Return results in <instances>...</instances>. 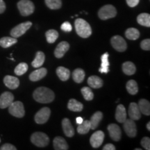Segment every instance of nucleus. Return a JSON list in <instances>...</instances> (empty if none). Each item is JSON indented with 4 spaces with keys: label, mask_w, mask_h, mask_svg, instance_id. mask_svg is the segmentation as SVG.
Listing matches in <instances>:
<instances>
[{
    "label": "nucleus",
    "mask_w": 150,
    "mask_h": 150,
    "mask_svg": "<svg viewBox=\"0 0 150 150\" xmlns=\"http://www.w3.org/2000/svg\"><path fill=\"white\" fill-rule=\"evenodd\" d=\"M33 99L42 104H48L53 102L55 98L54 92L46 87H39L36 88L33 94Z\"/></svg>",
    "instance_id": "nucleus-1"
},
{
    "label": "nucleus",
    "mask_w": 150,
    "mask_h": 150,
    "mask_svg": "<svg viewBox=\"0 0 150 150\" xmlns=\"http://www.w3.org/2000/svg\"><path fill=\"white\" fill-rule=\"evenodd\" d=\"M74 26L76 33L80 37L83 38H87L91 36V35L92 34V29L91 25L83 19H76L74 22Z\"/></svg>",
    "instance_id": "nucleus-2"
},
{
    "label": "nucleus",
    "mask_w": 150,
    "mask_h": 150,
    "mask_svg": "<svg viewBox=\"0 0 150 150\" xmlns=\"http://www.w3.org/2000/svg\"><path fill=\"white\" fill-rule=\"evenodd\" d=\"M18 8L22 16H29L34 12L35 6L30 0H20L18 3Z\"/></svg>",
    "instance_id": "nucleus-3"
},
{
    "label": "nucleus",
    "mask_w": 150,
    "mask_h": 150,
    "mask_svg": "<svg viewBox=\"0 0 150 150\" xmlns=\"http://www.w3.org/2000/svg\"><path fill=\"white\" fill-rule=\"evenodd\" d=\"M31 141L33 145L38 147H45L50 142L47 135L42 132H35L31 135Z\"/></svg>",
    "instance_id": "nucleus-4"
},
{
    "label": "nucleus",
    "mask_w": 150,
    "mask_h": 150,
    "mask_svg": "<svg viewBox=\"0 0 150 150\" xmlns=\"http://www.w3.org/2000/svg\"><path fill=\"white\" fill-rule=\"evenodd\" d=\"M117 15V10L112 5L108 4L102 6L98 11L99 18L102 20L115 18Z\"/></svg>",
    "instance_id": "nucleus-5"
},
{
    "label": "nucleus",
    "mask_w": 150,
    "mask_h": 150,
    "mask_svg": "<svg viewBox=\"0 0 150 150\" xmlns=\"http://www.w3.org/2000/svg\"><path fill=\"white\" fill-rule=\"evenodd\" d=\"M8 111L11 115L16 117H23L25 115L24 105L21 102H13L10 106H8Z\"/></svg>",
    "instance_id": "nucleus-6"
},
{
    "label": "nucleus",
    "mask_w": 150,
    "mask_h": 150,
    "mask_svg": "<svg viewBox=\"0 0 150 150\" xmlns=\"http://www.w3.org/2000/svg\"><path fill=\"white\" fill-rule=\"evenodd\" d=\"M31 26H32V22L29 21L18 24L11 30V35L12 37L16 38L22 36L31 28Z\"/></svg>",
    "instance_id": "nucleus-7"
},
{
    "label": "nucleus",
    "mask_w": 150,
    "mask_h": 150,
    "mask_svg": "<svg viewBox=\"0 0 150 150\" xmlns=\"http://www.w3.org/2000/svg\"><path fill=\"white\" fill-rule=\"evenodd\" d=\"M51 115V110L47 107H43L35 114V122L39 125L46 123Z\"/></svg>",
    "instance_id": "nucleus-8"
},
{
    "label": "nucleus",
    "mask_w": 150,
    "mask_h": 150,
    "mask_svg": "<svg viewBox=\"0 0 150 150\" xmlns=\"http://www.w3.org/2000/svg\"><path fill=\"white\" fill-rule=\"evenodd\" d=\"M112 47L117 50V52H125L127 48V45L126 41L122 36L120 35H115L110 40Z\"/></svg>",
    "instance_id": "nucleus-9"
},
{
    "label": "nucleus",
    "mask_w": 150,
    "mask_h": 150,
    "mask_svg": "<svg viewBox=\"0 0 150 150\" xmlns=\"http://www.w3.org/2000/svg\"><path fill=\"white\" fill-rule=\"evenodd\" d=\"M124 129L127 136L130 138H134L137 135L136 125L134 120L131 119H126L124 122Z\"/></svg>",
    "instance_id": "nucleus-10"
},
{
    "label": "nucleus",
    "mask_w": 150,
    "mask_h": 150,
    "mask_svg": "<svg viewBox=\"0 0 150 150\" xmlns=\"http://www.w3.org/2000/svg\"><path fill=\"white\" fill-rule=\"evenodd\" d=\"M104 139V133L102 131H95L90 139L91 145L94 148L99 147L102 145Z\"/></svg>",
    "instance_id": "nucleus-11"
},
{
    "label": "nucleus",
    "mask_w": 150,
    "mask_h": 150,
    "mask_svg": "<svg viewBox=\"0 0 150 150\" xmlns=\"http://www.w3.org/2000/svg\"><path fill=\"white\" fill-rule=\"evenodd\" d=\"M14 100V96L10 92H4L0 96V108L4 109L8 108Z\"/></svg>",
    "instance_id": "nucleus-12"
},
{
    "label": "nucleus",
    "mask_w": 150,
    "mask_h": 150,
    "mask_svg": "<svg viewBox=\"0 0 150 150\" xmlns=\"http://www.w3.org/2000/svg\"><path fill=\"white\" fill-rule=\"evenodd\" d=\"M108 131L110 137L114 141H119L121 139L122 131L120 127L116 124H110L108 126Z\"/></svg>",
    "instance_id": "nucleus-13"
},
{
    "label": "nucleus",
    "mask_w": 150,
    "mask_h": 150,
    "mask_svg": "<svg viewBox=\"0 0 150 150\" xmlns=\"http://www.w3.org/2000/svg\"><path fill=\"white\" fill-rule=\"evenodd\" d=\"M129 116L133 120H139L141 117V112L138 104L131 102L129 107Z\"/></svg>",
    "instance_id": "nucleus-14"
},
{
    "label": "nucleus",
    "mask_w": 150,
    "mask_h": 150,
    "mask_svg": "<svg viewBox=\"0 0 150 150\" xmlns=\"http://www.w3.org/2000/svg\"><path fill=\"white\" fill-rule=\"evenodd\" d=\"M70 48V45L66 41H63L58 45L54 50V55L57 59H61L65 55V54L68 51Z\"/></svg>",
    "instance_id": "nucleus-15"
},
{
    "label": "nucleus",
    "mask_w": 150,
    "mask_h": 150,
    "mask_svg": "<svg viewBox=\"0 0 150 150\" xmlns=\"http://www.w3.org/2000/svg\"><path fill=\"white\" fill-rule=\"evenodd\" d=\"M4 83L9 89L14 90L18 88V86H20V80L16 76L7 75L4 78Z\"/></svg>",
    "instance_id": "nucleus-16"
},
{
    "label": "nucleus",
    "mask_w": 150,
    "mask_h": 150,
    "mask_svg": "<svg viewBox=\"0 0 150 150\" xmlns=\"http://www.w3.org/2000/svg\"><path fill=\"white\" fill-rule=\"evenodd\" d=\"M62 127L65 136L69 138H72L74 135V130L72 124L68 118H64L62 120Z\"/></svg>",
    "instance_id": "nucleus-17"
},
{
    "label": "nucleus",
    "mask_w": 150,
    "mask_h": 150,
    "mask_svg": "<svg viewBox=\"0 0 150 150\" xmlns=\"http://www.w3.org/2000/svg\"><path fill=\"white\" fill-rule=\"evenodd\" d=\"M47 74V70L45 67L38 69V70H35L30 74L29 75V79L32 81H38L44 78Z\"/></svg>",
    "instance_id": "nucleus-18"
},
{
    "label": "nucleus",
    "mask_w": 150,
    "mask_h": 150,
    "mask_svg": "<svg viewBox=\"0 0 150 150\" xmlns=\"http://www.w3.org/2000/svg\"><path fill=\"white\" fill-rule=\"evenodd\" d=\"M115 119L120 123H123L127 119L126 108L122 104H119L117 106L115 111Z\"/></svg>",
    "instance_id": "nucleus-19"
},
{
    "label": "nucleus",
    "mask_w": 150,
    "mask_h": 150,
    "mask_svg": "<svg viewBox=\"0 0 150 150\" xmlns=\"http://www.w3.org/2000/svg\"><path fill=\"white\" fill-rule=\"evenodd\" d=\"M54 148L56 150H67L69 149L66 140L62 137L57 136L54 139Z\"/></svg>",
    "instance_id": "nucleus-20"
},
{
    "label": "nucleus",
    "mask_w": 150,
    "mask_h": 150,
    "mask_svg": "<svg viewBox=\"0 0 150 150\" xmlns=\"http://www.w3.org/2000/svg\"><path fill=\"white\" fill-rule=\"evenodd\" d=\"M108 57H109V54L107 52L101 56L102 64H101V67L99 70V72L107 74L109 72V61H108Z\"/></svg>",
    "instance_id": "nucleus-21"
},
{
    "label": "nucleus",
    "mask_w": 150,
    "mask_h": 150,
    "mask_svg": "<svg viewBox=\"0 0 150 150\" xmlns=\"http://www.w3.org/2000/svg\"><path fill=\"white\" fill-rule=\"evenodd\" d=\"M103 118V113L101 111H97L93 114V115L91 117V129H95L99 126V124Z\"/></svg>",
    "instance_id": "nucleus-22"
},
{
    "label": "nucleus",
    "mask_w": 150,
    "mask_h": 150,
    "mask_svg": "<svg viewBox=\"0 0 150 150\" xmlns=\"http://www.w3.org/2000/svg\"><path fill=\"white\" fill-rule=\"evenodd\" d=\"M88 84L93 88H100L103 86V81L97 76H91L88 79Z\"/></svg>",
    "instance_id": "nucleus-23"
},
{
    "label": "nucleus",
    "mask_w": 150,
    "mask_h": 150,
    "mask_svg": "<svg viewBox=\"0 0 150 150\" xmlns=\"http://www.w3.org/2000/svg\"><path fill=\"white\" fill-rule=\"evenodd\" d=\"M138 105L142 114L147 116L150 115V104L149 101H147V99H142L139 101Z\"/></svg>",
    "instance_id": "nucleus-24"
},
{
    "label": "nucleus",
    "mask_w": 150,
    "mask_h": 150,
    "mask_svg": "<svg viewBox=\"0 0 150 150\" xmlns=\"http://www.w3.org/2000/svg\"><path fill=\"white\" fill-rule=\"evenodd\" d=\"M67 108L73 112H81L83 110V106L81 103L76 101V99H71L67 104Z\"/></svg>",
    "instance_id": "nucleus-25"
},
{
    "label": "nucleus",
    "mask_w": 150,
    "mask_h": 150,
    "mask_svg": "<svg viewBox=\"0 0 150 150\" xmlns=\"http://www.w3.org/2000/svg\"><path fill=\"white\" fill-rule=\"evenodd\" d=\"M45 60V54L42 52L39 51L36 53L35 59L32 63H31V65H32L33 67H35V68L40 67L43 65Z\"/></svg>",
    "instance_id": "nucleus-26"
},
{
    "label": "nucleus",
    "mask_w": 150,
    "mask_h": 150,
    "mask_svg": "<svg viewBox=\"0 0 150 150\" xmlns=\"http://www.w3.org/2000/svg\"><path fill=\"white\" fill-rule=\"evenodd\" d=\"M56 74L59 78L63 81H65L69 79L70 76V72L68 69L64 67H59L56 69Z\"/></svg>",
    "instance_id": "nucleus-27"
},
{
    "label": "nucleus",
    "mask_w": 150,
    "mask_h": 150,
    "mask_svg": "<svg viewBox=\"0 0 150 150\" xmlns=\"http://www.w3.org/2000/svg\"><path fill=\"white\" fill-rule=\"evenodd\" d=\"M18 42L17 38L13 37H3L0 39V46L3 48H8Z\"/></svg>",
    "instance_id": "nucleus-28"
},
{
    "label": "nucleus",
    "mask_w": 150,
    "mask_h": 150,
    "mask_svg": "<svg viewBox=\"0 0 150 150\" xmlns=\"http://www.w3.org/2000/svg\"><path fill=\"white\" fill-rule=\"evenodd\" d=\"M123 72L127 75H133L135 74L136 71V67L134 63L130 61L125 62L122 65Z\"/></svg>",
    "instance_id": "nucleus-29"
},
{
    "label": "nucleus",
    "mask_w": 150,
    "mask_h": 150,
    "mask_svg": "<svg viewBox=\"0 0 150 150\" xmlns=\"http://www.w3.org/2000/svg\"><path fill=\"white\" fill-rule=\"evenodd\" d=\"M85 72L81 68H77L76 70H74V72L72 73V78L73 80L76 83H80L83 82L85 78Z\"/></svg>",
    "instance_id": "nucleus-30"
},
{
    "label": "nucleus",
    "mask_w": 150,
    "mask_h": 150,
    "mask_svg": "<svg viewBox=\"0 0 150 150\" xmlns=\"http://www.w3.org/2000/svg\"><path fill=\"white\" fill-rule=\"evenodd\" d=\"M140 35V31L135 28H129L125 31V36L129 40H136L139 38Z\"/></svg>",
    "instance_id": "nucleus-31"
},
{
    "label": "nucleus",
    "mask_w": 150,
    "mask_h": 150,
    "mask_svg": "<svg viewBox=\"0 0 150 150\" xmlns=\"http://www.w3.org/2000/svg\"><path fill=\"white\" fill-rule=\"evenodd\" d=\"M137 22L140 25L144 27H150V15L148 13H141L137 17Z\"/></svg>",
    "instance_id": "nucleus-32"
},
{
    "label": "nucleus",
    "mask_w": 150,
    "mask_h": 150,
    "mask_svg": "<svg viewBox=\"0 0 150 150\" xmlns=\"http://www.w3.org/2000/svg\"><path fill=\"white\" fill-rule=\"evenodd\" d=\"M90 130H91V122L89 120L83 121V122L79 125L77 127V132L81 135L88 134Z\"/></svg>",
    "instance_id": "nucleus-33"
},
{
    "label": "nucleus",
    "mask_w": 150,
    "mask_h": 150,
    "mask_svg": "<svg viewBox=\"0 0 150 150\" xmlns=\"http://www.w3.org/2000/svg\"><path fill=\"white\" fill-rule=\"evenodd\" d=\"M126 88L127 91L131 95H136L138 92V84H137L136 81L134 80H129L127 83Z\"/></svg>",
    "instance_id": "nucleus-34"
},
{
    "label": "nucleus",
    "mask_w": 150,
    "mask_h": 150,
    "mask_svg": "<svg viewBox=\"0 0 150 150\" xmlns=\"http://www.w3.org/2000/svg\"><path fill=\"white\" fill-rule=\"evenodd\" d=\"M47 41L49 43H54L59 38V33L54 29L48 30L45 33Z\"/></svg>",
    "instance_id": "nucleus-35"
},
{
    "label": "nucleus",
    "mask_w": 150,
    "mask_h": 150,
    "mask_svg": "<svg viewBox=\"0 0 150 150\" xmlns=\"http://www.w3.org/2000/svg\"><path fill=\"white\" fill-rule=\"evenodd\" d=\"M45 4L49 8L52 10H57L61 8V0H45Z\"/></svg>",
    "instance_id": "nucleus-36"
},
{
    "label": "nucleus",
    "mask_w": 150,
    "mask_h": 150,
    "mask_svg": "<svg viewBox=\"0 0 150 150\" xmlns=\"http://www.w3.org/2000/svg\"><path fill=\"white\" fill-rule=\"evenodd\" d=\"M29 66L26 63H20L15 68V74L18 76H22L27 72Z\"/></svg>",
    "instance_id": "nucleus-37"
},
{
    "label": "nucleus",
    "mask_w": 150,
    "mask_h": 150,
    "mask_svg": "<svg viewBox=\"0 0 150 150\" xmlns=\"http://www.w3.org/2000/svg\"><path fill=\"white\" fill-rule=\"evenodd\" d=\"M81 92L84 99H85L86 101H91L94 98L93 93L89 87L82 88L81 90Z\"/></svg>",
    "instance_id": "nucleus-38"
},
{
    "label": "nucleus",
    "mask_w": 150,
    "mask_h": 150,
    "mask_svg": "<svg viewBox=\"0 0 150 150\" xmlns=\"http://www.w3.org/2000/svg\"><path fill=\"white\" fill-rule=\"evenodd\" d=\"M142 147H144V149L146 150H149L150 149V139L148 137H144L143 138H142L141 142H140Z\"/></svg>",
    "instance_id": "nucleus-39"
},
{
    "label": "nucleus",
    "mask_w": 150,
    "mask_h": 150,
    "mask_svg": "<svg viewBox=\"0 0 150 150\" xmlns=\"http://www.w3.org/2000/svg\"><path fill=\"white\" fill-rule=\"evenodd\" d=\"M140 47L145 51L150 50V40L149 39H145L140 42Z\"/></svg>",
    "instance_id": "nucleus-40"
},
{
    "label": "nucleus",
    "mask_w": 150,
    "mask_h": 150,
    "mask_svg": "<svg viewBox=\"0 0 150 150\" xmlns=\"http://www.w3.org/2000/svg\"><path fill=\"white\" fill-rule=\"evenodd\" d=\"M61 29L62 31H65V32H70V31L72 30V27L70 22H65L61 24Z\"/></svg>",
    "instance_id": "nucleus-41"
},
{
    "label": "nucleus",
    "mask_w": 150,
    "mask_h": 150,
    "mask_svg": "<svg viewBox=\"0 0 150 150\" xmlns=\"http://www.w3.org/2000/svg\"><path fill=\"white\" fill-rule=\"evenodd\" d=\"M17 148L14 145L9 143H6L0 147V150H16Z\"/></svg>",
    "instance_id": "nucleus-42"
},
{
    "label": "nucleus",
    "mask_w": 150,
    "mask_h": 150,
    "mask_svg": "<svg viewBox=\"0 0 150 150\" xmlns=\"http://www.w3.org/2000/svg\"><path fill=\"white\" fill-rule=\"evenodd\" d=\"M126 1L129 6L133 8V7L136 6L138 4L140 0H126Z\"/></svg>",
    "instance_id": "nucleus-43"
},
{
    "label": "nucleus",
    "mask_w": 150,
    "mask_h": 150,
    "mask_svg": "<svg viewBox=\"0 0 150 150\" xmlns=\"http://www.w3.org/2000/svg\"><path fill=\"white\" fill-rule=\"evenodd\" d=\"M115 147L112 144L108 143L106 144V145L103 147V150H115Z\"/></svg>",
    "instance_id": "nucleus-44"
},
{
    "label": "nucleus",
    "mask_w": 150,
    "mask_h": 150,
    "mask_svg": "<svg viewBox=\"0 0 150 150\" xmlns=\"http://www.w3.org/2000/svg\"><path fill=\"white\" fill-rule=\"evenodd\" d=\"M6 10V4L3 0H0V14L3 13Z\"/></svg>",
    "instance_id": "nucleus-45"
},
{
    "label": "nucleus",
    "mask_w": 150,
    "mask_h": 150,
    "mask_svg": "<svg viewBox=\"0 0 150 150\" xmlns=\"http://www.w3.org/2000/svg\"><path fill=\"white\" fill-rule=\"evenodd\" d=\"M83 119L81 117H77L76 118V122L77 125H80V124H81L83 122Z\"/></svg>",
    "instance_id": "nucleus-46"
},
{
    "label": "nucleus",
    "mask_w": 150,
    "mask_h": 150,
    "mask_svg": "<svg viewBox=\"0 0 150 150\" xmlns=\"http://www.w3.org/2000/svg\"><path fill=\"white\" fill-rule=\"evenodd\" d=\"M146 127H147L148 131H150V122H148V123L147 124V126H146Z\"/></svg>",
    "instance_id": "nucleus-47"
},
{
    "label": "nucleus",
    "mask_w": 150,
    "mask_h": 150,
    "mask_svg": "<svg viewBox=\"0 0 150 150\" xmlns=\"http://www.w3.org/2000/svg\"><path fill=\"white\" fill-rule=\"evenodd\" d=\"M136 150H141V149H135Z\"/></svg>",
    "instance_id": "nucleus-48"
},
{
    "label": "nucleus",
    "mask_w": 150,
    "mask_h": 150,
    "mask_svg": "<svg viewBox=\"0 0 150 150\" xmlns=\"http://www.w3.org/2000/svg\"><path fill=\"white\" fill-rule=\"evenodd\" d=\"M0 142H1V139H0Z\"/></svg>",
    "instance_id": "nucleus-49"
}]
</instances>
